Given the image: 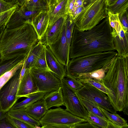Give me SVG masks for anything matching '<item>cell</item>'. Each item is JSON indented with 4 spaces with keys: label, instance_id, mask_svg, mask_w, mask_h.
Returning <instances> with one entry per match:
<instances>
[{
    "label": "cell",
    "instance_id": "34",
    "mask_svg": "<svg viewBox=\"0 0 128 128\" xmlns=\"http://www.w3.org/2000/svg\"><path fill=\"white\" fill-rule=\"evenodd\" d=\"M87 122H90L93 124L100 128H106L107 125L106 121L91 112H88Z\"/></svg>",
    "mask_w": 128,
    "mask_h": 128
},
{
    "label": "cell",
    "instance_id": "26",
    "mask_svg": "<svg viewBox=\"0 0 128 128\" xmlns=\"http://www.w3.org/2000/svg\"><path fill=\"white\" fill-rule=\"evenodd\" d=\"M128 7V0H116L112 5L107 6L108 12L118 15L123 13Z\"/></svg>",
    "mask_w": 128,
    "mask_h": 128
},
{
    "label": "cell",
    "instance_id": "25",
    "mask_svg": "<svg viewBox=\"0 0 128 128\" xmlns=\"http://www.w3.org/2000/svg\"><path fill=\"white\" fill-rule=\"evenodd\" d=\"M111 62L100 69L91 72L80 74L76 78V79L80 80L92 79L101 80L105 76Z\"/></svg>",
    "mask_w": 128,
    "mask_h": 128
},
{
    "label": "cell",
    "instance_id": "21",
    "mask_svg": "<svg viewBox=\"0 0 128 128\" xmlns=\"http://www.w3.org/2000/svg\"><path fill=\"white\" fill-rule=\"evenodd\" d=\"M28 54L26 55L19 56L9 59L2 60L0 63V76L13 68L24 59Z\"/></svg>",
    "mask_w": 128,
    "mask_h": 128
},
{
    "label": "cell",
    "instance_id": "48",
    "mask_svg": "<svg viewBox=\"0 0 128 128\" xmlns=\"http://www.w3.org/2000/svg\"><path fill=\"white\" fill-rule=\"evenodd\" d=\"M35 128H41V127H40V126H36Z\"/></svg>",
    "mask_w": 128,
    "mask_h": 128
},
{
    "label": "cell",
    "instance_id": "45",
    "mask_svg": "<svg viewBox=\"0 0 128 128\" xmlns=\"http://www.w3.org/2000/svg\"><path fill=\"white\" fill-rule=\"evenodd\" d=\"M8 115V112H4L0 109V121L6 118Z\"/></svg>",
    "mask_w": 128,
    "mask_h": 128
},
{
    "label": "cell",
    "instance_id": "2",
    "mask_svg": "<svg viewBox=\"0 0 128 128\" xmlns=\"http://www.w3.org/2000/svg\"><path fill=\"white\" fill-rule=\"evenodd\" d=\"M101 81L111 91L109 98L115 110L121 112L128 107V57L117 55Z\"/></svg>",
    "mask_w": 128,
    "mask_h": 128
},
{
    "label": "cell",
    "instance_id": "4",
    "mask_svg": "<svg viewBox=\"0 0 128 128\" xmlns=\"http://www.w3.org/2000/svg\"><path fill=\"white\" fill-rule=\"evenodd\" d=\"M115 51L98 52L72 59L66 67V76L74 78L81 74L100 69L110 63L117 55Z\"/></svg>",
    "mask_w": 128,
    "mask_h": 128
},
{
    "label": "cell",
    "instance_id": "31",
    "mask_svg": "<svg viewBox=\"0 0 128 128\" xmlns=\"http://www.w3.org/2000/svg\"><path fill=\"white\" fill-rule=\"evenodd\" d=\"M46 46L44 44L41 53L37 57L33 66L31 68L48 70L46 64L45 54V49Z\"/></svg>",
    "mask_w": 128,
    "mask_h": 128
},
{
    "label": "cell",
    "instance_id": "19",
    "mask_svg": "<svg viewBox=\"0 0 128 128\" xmlns=\"http://www.w3.org/2000/svg\"><path fill=\"white\" fill-rule=\"evenodd\" d=\"M43 99L48 110L52 107L58 108L64 106L62 87L46 94Z\"/></svg>",
    "mask_w": 128,
    "mask_h": 128
},
{
    "label": "cell",
    "instance_id": "33",
    "mask_svg": "<svg viewBox=\"0 0 128 128\" xmlns=\"http://www.w3.org/2000/svg\"><path fill=\"white\" fill-rule=\"evenodd\" d=\"M62 80L75 92L80 89L83 86V84L79 80L66 75Z\"/></svg>",
    "mask_w": 128,
    "mask_h": 128
},
{
    "label": "cell",
    "instance_id": "40",
    "mask_svg": "<svg viewBox=\"0 0 128 128\" xmlns=\"http://www.w3.org/2000/svg\"><path fill=\"white\" fill-rule=\"evenodd\" d=\"M0 128H17L9 122L6 118L0 121Z\"/></svg>",
    "mask_w": 128,
    "mask_h": 128
},
{
    "label": "cell",
    "instance_id": "15",
    "mask_svg": "<svg viewBox=\"0 0 128 128\" xmlns=\"http://www.w3.org/2000/svg\"><path fill=\"white\" fill-rule=\"evenodd\" d=\"M47 0L49 7V22L47 29L60 18L68 14L66 9L68 0Z\"/></svg>",
    "mask_w": 128,
    "mask_h": 128
},
{
    "label": "cell",
    "instance_id": "44",
    "mask_svg": "<svg viewBox=\"0 0 128 128\" xmlns=\"http://www.w3.org/2000/svg\"><path fill=\"white\" fill-rule=\"evenodd\" d=\"M26 69V62L25 61V60L24 62V63L23 64V65L22 67V68L21 70V72H20V82L21 80L22 79V78L23 77V76Z\"/></svg>",
    "mask_w": 128,
    "mask_h": 128
},
{
    "label": "cell",
    "instance_id": "13",
    "mask_svg": "<svg viewBox=\"0 0 128 128\" xmlns=\"http://www.w3.org/2000/svg\"><path fill=\"white\" fill-rule=\"evenodd\" d=\"M68 14L58 19L50 27L47 29L40 41L44 45L49 46L54 42L60 35Z\"/></svg>",
    "mask_w": 128,
    "mask_h": 128
},
{
    "label": "cell",
    "instance_id": "43",
    "mask_svg": "<svg viewBox=\"0 0 128 128\" xmlns=\"http://www.w3.org/2000/svg\"><path fill=\"white\" fill-rule=\"evenodd\" d=\"M106 128H124L113 124L109 120L106 121Z\"/></svg>",
    "mask_w": 128,
    "mask_h": 128
},
{
    "label": "cell",
    "instance_id": "14",
    "mask_svg": "<svg viewBox=\"0 0 128 128\" xmlns=\"http://www.w3.org/2000/svg\"><path fill=\"white\" fill-rule=\"evenodd\" d=\"M39 92L34 78L30 68H26L19 86L17 96L20 98H28L32 94Z\"/></svg>",
    "mask_w": 128,
    "mask_h": 128
},
{
    "label": "cell",
    "instance_id": "11",
    "mask_svg": "<svg viewBox=\"0 0 128 128\" xmlns=\"http://www.w3.org/2000/svg\"><path fill=\"white\" fill-rule=\"evenodd\" d=\"M61 81L64 106L66 108V110L75 116L86 120L88 113L76 92L62 79Z\"/></svg>",
    "mask_w": 128,
    "mask_h": 128
},
{
    "label": "cell",
    "instance_id": "29",
    "mask_svg": "<svg viewBox=\"0 0 128 128\" xmlns=\"http://www.w3.org/2000/svg\"><path fill=\"white\" fill-rule=\"evenodd\" d=\"M26 58L11 70L0 76V90L14 75L18 70L22 67Z\"/></svg>",
    "mask_w": 128,
    "mask_h": 128
},
{
    "label": "cell",
    "instance_id": "9",
    "mask_svg": "<svg viewBox=\"0 0 128 128\" xmlns=\"http://www.w3.org/2000/svg\"><path fill=\"white\" fill-rule=\"evenodd\" d=\"M82 83V88L76 92L78 98L90 101L111 113L116 114L106 94L88 84Z\"/></svg>",
    "mask_w": 128,
    "mask_h": 128
},
{
    "label": "cell",
    "instance_id": "36",
    "mask_svg": "<svg viewBox=\"0 0 128 128\" xmlns=\"http://www.w3.org/2000/svg\"><path fill=\"white\" fill-rule=\"evenodd\" d=\"M20 7L19 6L17 5L11 9L0 14V26L4 25L6 26L11 16L16 10Z\"/></svg>",
    "mask_w": 128,
    "mask_h": 128
},
{
    "label": "cell",
    "instance_id": "1",
    "mask_svg": "<svg viewBox=\"0 0 128 128\" xmlns=\"http://www.w3.org/2000/svg\"><path fill=\"white\" fill-rule=\"evenodd\" d=\"M112 32L108 18L87 30L80 31L74 26L70 59L96 53L116 50Z\"/></svg>",
    "mask_w": 128,
    "mask_h": 128
},
{
    "label": "cell",
    "instance_id": "47",
    "mask_svg": "<svg viewBox=\"0 0 128 128\" xmlns=\"http://www.w3.org/2000/svg\"><path fill=\"white\" fill-rule=\"evenodd\" d=\"M2 60L1 58V55L0 53V63L2 61Z\"/></svg>",
    "mask_w": 128,
    "mask_h": 128
},
{
    "label": "cell",
    "instance_id": "7",
    "mask_svg": "<svg viewBox=\"0 0 128 128\" xmlns=\"http://www.w3.org/2000/svg\"><path fill=\"white\" fill-rule=\"evenodd\" d=\"M110 25L112 28V36L117 55L128 57V32L120 22L118 14L108 12Z\"/></svg>",
    "mask_w": 128,
    "mask_h": 128
},
{
    "label": "cell",
    "instance_id": "8",
    "mask_svg": "<svg viewBox=\"0 0 128 128\" xmlns=\"http://www.w3.org/2000/svg\"><path fill=\"white\" fill-rule=\"evenodd\" d=\"M21 68L0 90V109L7 112L19 99L17 96Z\"/></svg>",
    "mask_w": 128,
    "mask_h": 128
},
{
    "label": "cell",
    "instance_id": "38",
    "mask_svg": "<svg viewBox=\"0 0 128 128\" xmlns=\"http://www.w3.org/2000/svg\"><path fill=\"white\" fill-rule=\"evenodd\" d=\"M127 9L123 13L118 15V18L121 24L124 29L128 31V15Z\"/></svg>",
    "mask_w": 128,
    "mask_h": 128
},
{
    "label": "cell",
    "instance_id": "30",
    "mask_svg": "<svg viewBox=\"0 0 128 128\" xmlns=\"http://www.w3.org/2000/svg\"><path fill=\"white\" fill-rule=\"evenodd\" d=\"M78 80L82 83L88 84L104 92L107 95L108 98L110 97L112 95L111 91L102 84L101 80L92 79H86Z\"/></svg>",
    "mask_w": 128,
    "mask_h": 128
},
{
    "label": "cell",
    "instance_id": "12",
    "mask_svg": "<svg viewBox=\"0 0 128 128\" xmlns=\"http://www.w3.org/2000/svg\"><path fill=\"white\" fill-rule=\"evenodd\" d=\"M66 24L58 39L54 42L48 46L58 60L66 67L70 60L69 56L70 50L68 46L66 41Z\"/></svg>",
    "mask_w": 128,
    "mask_h": 128
},
{
    "label": "cell",
    "instance_id": "28",
    "mask_svg": "<svg viewBox=\"0 0 128 128\" xmlns=\"http://www.w3.org/2000/svg\"><path fill=\"white\" fill-rule=\"evenodd\" d=\"M102 112L106 117L112 123L124 128H128V124L126 120L118 114H113L100 107Z\"/></svg>",
    "mask_w": 128,
    "mask_h": 128
},
{
    "label": "cell",
    "instance_id": "22",
    "mask_svg": "<svg viewBox=\"0 0 128 128\" xmlns=\"http://www.w3.org/2000/svg\"><path fill=\"white\" fill-rule=\"evenodd\" d=\"M43 44L40 41L33 46L25 58L26 68H30L33 66L37 57L41 53Z\"/></svg>",
    "mask_w": 128,
    "mask_h": 128
},
{
    "label": "cell",
    "instance_id": "20",
    "mask_svg": "<svg viewBox=\"0 0 128 128\" xmlns=\"http://www.w3.org/2000/svg\"><path fill=\"white\" fill-rule=\"evenodd\" d=\"M8 115L10 116L24 122L36 126L41 124L39 121L34 119L27 113L25 108L16 110H10L8 112Z\"/></svg>",
    "mask_w": 128,
    "mask_h": 128
},
{
    "label": "cell",
    "instance_id": "46",
    "mask_svg": "<svg viewBox=\"0 0 128 128\" xmlns=\"http://www.w3.org/2000/svg\"><path fill=\"white\" fill-rule=\"evenodd\" d=\"M6 27V26L4 25L0 26V40L3 32Z\"/></svg>",
    "mask_w": 128,
    "mask_h": 128
},
{
    "label": "cell",
    "instance_id": "41",
    "mask_svg": "<svg viewBox=\"0 0 128 128\" xmlns=\"http://www.w3.org/2000/svg\"><path fill=\"white\" fill-rule=\"evenodd\" d=\"M75 0H68L66 4V9L68 14L70 16L74 8Z\"/></svg>",
    "mask_w": 128,
    "mask_h": 128
},
{
    "label": "cell",
    "instance_id": "39",
    "mask_svg": "<svg viewBox=\"0 0 128 128\" xmlns=\"http://www.w3.org/2000/svg\"><path fill=\"white\" fill-rule=\"evenodd\" d=\"M71 128H100L92 124L90 122L78 124L72 126Z\"/></svg>",
    "mask_w": 128,
    "mask_h": 128
},
{
    "label": "cell",
    "instance_id": "35",
    "mask_svg": "<svg viewBox=\"0 0 128 128\" xmlns=\"http://www.w3.org/2000/svg\"><path fill=\"white\" fill-rule=\"evenodd\" d=\"M6 119L17 128H35L28 123L12 117L8 115Z\"/></svg>",
    "mask_w": 128,
    "mask_h": 128
},
{
    "label": "cell",
    "instance_id": "32",
    "mask_svg": "<svg viewBox=\"0 0 128 128\" xmlns=\"http://www.w3.org/2000/svg\"><path fill=\"white\" fill-rule=\"evenodd\" d=\"M74 27L73 20L68 15L66 23V36L68 46L70 50L72 34Z\"/></svg>",
    "mask_w": 128,
    "mask_h": 128
},
{
    "label": "cell",
    "instance_id": "3",
    "mask_svg": "<svg viewBox=\"0 0 128 128\" xmlns=\"http://www.w3.org/2000/svg\"><path fill=\"white\" fill-rule=\"evenodd\" d=\"M38 41L35 31L29 24L12 29L5 28L0 40L2 60L27 55Z\"/></svg>",
    "mask_w": 128,
    "mask_h": 128
},
{
    "label": "cell",
    "instance_id": "17",
    "mask_svg": "<svg viewBox=\"0 0 128 128\" xmlns=\"http://www.w3.org/2000/svg\"><path fill=\"white\" fill-rule=\"evenodd\" d=\"M49 22L48 11H42L32 19L30 24L37 36L38 41L43 37L47 30Z\"/></svg>",
    "mask_w": 128,
    "mask_h": 128
},
{
    "label": "cell",
    "instance_id": "10",
    "mask_svg": "<svg viewBox=\"0 0 128 128\" xmlns=\"http://www.w3.org/2000/svg\"><path fill=\"white\" fill-rule=\"evenodd\" d=\"M30 69L39 92L46 94L61 87V80L55 76L48 70L34 68Z\"/></svg>",
    "mask_w": 128,
    "mask_h": 128
},
{
    "label": "cell",
    "instance_id": "6",
    "mask_svg": "<svg viewBox=\"0 0 128 128\" xmlns=\"http://www.w3.org/2000/svg\"><path fill=\"white\" fill-rule=\"evenodd\" d=\"M42 126L46 125L72 126L87 122L86 120L75 116L60 107L48 110L39 121Z\"/></svg>",
    "mask_w": 128,
    "mask_h": 128
},
{
    "label": "cell",
    "instance_id": "23",
    "mask_svg": "<svg viewBox=\"0 0 128 128\" xmlns=\"http://www.w3.org/2000/svg\"><path fill=\"white\" fill-rule=\"evenodd\" d=\"M23 6L32 11H48L49 9L47 0H25Z\"/></svg>",
    "mask_w": 128,
    "mask_h": 128
},
{
    "label": "cell",
    "instance_id": "5",
    "mask_svg": "<svg viewBox=\"0 0 128 128\" xmlns=\"http://www.w3.org/2000/svg\"><path fill=\"white\" fill-rule=\"evenodd\" d=\"M84 6L74 21V26L80 31L90 29L108 18L106 0H85Z\"/></svg>",
    "mask_w": 128,
    "mask_h": 128
},
{
    "label": "cell",
    "instance_id": "27",
    "mask_svg": "<svg viewBox=\"0 0 128 128\" xmlns=\"http://www.w3.org/2000/svg\"><path fill=\"white\" fill-rule=\"evenodd\" d=\"M79 98L81 102L88 112H91L106 121L109 120L105 116L100 108V106L97 105L88 100L80 98Z\"/></svg>",
    "mask_w": 128,
    "mask_h": 128
},
{
    "label": "cell",
    "instance_id": "42",
    "mask_svg": "<svg viewBox=\"0 0 128 128\" xmlns=\"http://www.w3.org/2000/svg\"><path fill=\"white\" fill-rule=\"evenodd\" d=\"M69 126L53 125H46L42 126L41 128H71Z\"/></svg>",
    "mask_w": 128,
    "mask_h": 128
},
{
    "label": "cell",
    "instance_id": "18",
    "mask_svg": "<svg viewBox=\"0 0 128 128\" xmlns=\"http://www.w3.org/2000/svg\"><path fill=\"white\" fill-rule=\"evenodd\" d=\"M28 114L32 118L39 121L48 110L43 98L25 108Z\"/></svg>",
    "mask_w": 128,
    "mask_h": 128
},
{
    "label": "cell",
    "instance_id": "16",
    "mask_svg": "<svg viewBox=\"0 0 128 128\" xmlns=\"http://www.w3.org/2000/svg\"><path fill=\"white\" fill-rule=\"evenodd\" d=\"M45 54L49 70L55 76L61 80L66 75V70L64 66L58 60L48 46H46V48Z\"/></svg>",
    "mask_w": 128,
    "mask_h": 128
},
{
    "label": "cell",
    "instance_id": "37",
    "mask_svg": "<svg viewBox=\"0 0 128 128\" xmlns=\"http://www.w3.org/2000/svg\"><path fill=\"white\" fill-rule=\"evenodd\" d=\"M16 5L12 3L9 0H0V14L11 9Z\"/></svg>",
    "mask_w": 128,
    "mask_h": 128
},
{
    "label": "cell",
    "instance_id": "24",
    "mask_svg": "<svg viewBox=\"0 0 128 128\" xmlns=\"http://www.w3.org/2000/svg\"><path fill=\"white\" fill-rule=\"evenodd\" d=\"M45 94L44 92H40L32 94L24 100L16 102L10 109L14 110L25 108L36 101L43 98Z\"/></svg>",
    "mask_w": 128,
    "mask_h": 128
}]
</instances>
